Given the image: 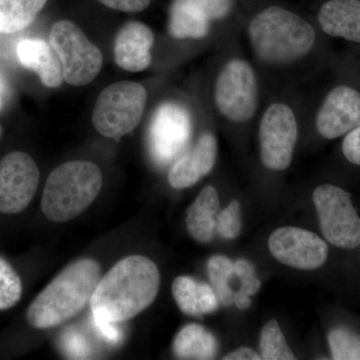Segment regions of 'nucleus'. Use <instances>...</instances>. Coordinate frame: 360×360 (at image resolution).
<instances>
[{
    "mask_svg": "<svg viewBox=\"0 0 360 360\" xmlns=\"http://www.w3.org/2000/svg\"><path fill=\"white\" fill-rule=\"evenodd\" d=\"M39 184V169L32 156L13 151L0 160V212L16 214L30 205Z\"/></svg>",
    "mask_w": 360,
    "mask_h": 360,
    "instance_id": "9d476101",
    "label": "nucleus"
},
{
    "mask_svg": "<svg viewBox=\"0 0 360 360\" xmlns=\"http://www.w3.org/2000/svg\"><path fill=\"white\" fill-rule=\"evenodd\" d=\"M153 44L155 35L148 25L139 21H130L120 28L115 37L116 65L130 72L146 70L153 60Z\"/></svg>",
    "mask_w": 360,
    "mask_h": 360,
    "instance_id": "dca6fc26",
    "label": "nucleus"
},
{
    "mask_svg": "<svg viewBox=\"0 0 360 360\" xmlns=\"http://www.w3.org/2000/svg\"><path fill=\"white\" fill-rule=\"evenodd\" d=\"M312 198L326 240L343 250L359 246L360 217L350 194L340 187L323 184L315 189Z\"/></svg>",
    "mask_w": 360,
    "mask_h": 360,
    "instance_id": "0eeeda50",
    "label": "nucleus"
},
{
    "mask_svg": "<svg viewBox=\"0 0 360 360\" xmlns=\"http://www.w3.org/2000/svg\"><path fill=\"white\" fill-rule=\"evenodd\" d=\"M319 25L326 34L360 42L359 0H330L321 6Z\"/></svg>",
    "mask_w": 360,
    "mask_h": 360,
    "instance_id": "a211bd4d",
    "label": "nucleus"
},
{
    "mask_svg": "<svg viewBox=\"0 0 360 360\" xmlns=\"http://www.w3.org/2000/svg\"><path fill=\"white\" fill-rule=\"evenodd\" d=\"M207 272L219 302L225 307L231 305L234 295L229 286V279L234 274L231 260L224 255H215L208 260Z\"/></svg>",
    "mask_w": 360,
    "mask_h": 360,
    "instance_id": "5701e85b",
    "label": "nucleus"
},
{
    "mask_svg": "<svg viewBox=\"0 0 360 360\" xmlns=\"http://www.w3.org/2000/svg\"><path fill=\"white\" fill-rule=\"evenodd\" d=\"M160 288L158 265L142 255H130L101 277L90 300V309L94 319L122 323L150 307Z\"/></svg>",
    "mask_w": 360,
    "mask_h": 360,
    "instance_id": "f257e3e1",
    "label": "nucleus"
},
{
    "mask_svg": "<svg viewBox=\"0 0 360 360\" xmlns=\"http://www.w3.org/2000/svg\"><path fill=\"white\" fill-rule=\"evenodd\" d=\"M63 345L66 354L73 359H86L89 355L87 342L77 331H68L63 338Z\"/></svg>",
    "mask_w": 360,
    "mask_h": 360,
    "instance_id": "c85d7f7f",
    "label": "nucleus"
},
{
    "mask_svg": "<svg viewBox=\"0 0 360 360\" xmlns=\"http://www.w3.org/2000/svg\"><path fill=\"white\" fill-rule=\"evenodd\" d=\"M2 97L0 96V111H1L2 110ZM1 136H2V127H1V125H0V139H1Z\"/></svg>",
    "mask_w": 360,
    "mask_h": 360,
    "instance_id": "f704fd0d",
    "label": "nucleus"
},
{
    "mask_svg": "<svg viewBox=\"0 0 360 360\" xmlns=\"http://www.w3.org/2000/svg\"><path fill=\"white\" fill-rule=\"evenodd\" d=\"M47 0H0V33L20 32L30 26Z\"/></svg>",
    "mask_w": 360,
    "mask_h": 360,
    "instance_id": "4be33fe9",
    "label": "nucleus"
},
{
    "mask_svg": "<svg viewBox=\"0 0 360 360\" xmlns=\"http://www.w3.org/2000/svg\"><path fill=\"white\" fill-rule=\"evenodd\" d=\"M260 356L264 360H293L291 352L278 322L270 321L262 328L260 336Z\"/></svg>",
    "mask_w": 360,
    "mask_h": 360,
    "instance_id": "b1692460",
    "label": "nucleus"
},
{
    "mask_svg": "<svg viewBox=\"0 0 360 360\" xmlns=\"http://www.w3.org/2000/svg\"><path fill=\"white\" fill-rule=\"evenodd\" d=\"M233 272L240 279V290L238 291V293L250 297L259 290L262 283L255 276V266L250 262L239 259L234 262Z\"/></svg>",
    "mask_w": 360,
    "mask_h": 360,
    "instance_id": "cd10ccee",
    "label": "nucleus"
},
{
    "mask_svg": "<svg viewBox=\"0 0 360 360\" xmlns=\"http://www.w3.org/2000/svg\"><path fill=\"white\" fill-rule=\"evenodd\" d=\"M214 101L219 112L231 122H248L255 115L258 87L250 63L233 59L224 66L215 84Z\"/></svg>",
    "mask_w": 360,
    "mask_h": 360,
    "instance_id": "6e6552de",
    "label": "nucleus"
},
{
    "mask_svg": "<svg viewBox=\"0 0 360 360\" xmlns=\"http://www.w3.org/2000/svg\"><path fill=\"white\" fill-rule=\"evenodd\" d=\"M224 360H259L260 354L248 347H241L224 357Z\"/></svg>",
    "mask_w": 360,
    "mask_h": 360,
    "instance_id": "473e14b6",
    "label": "nucleus"
},
{
    "mask_svg": "<svg viewBox=\"0 0 360 360\" xmlns=\"http://www.w3.org/2000/svg\"><path fill=\"white\" fill-rule=\"evenodd\" d=\"M103 177L96 163L75 160L53 170L45 182L41 210L54 222L77 219L96 200Z\"/></svg>",
    "mask_w": 360,
    "mask_h": 360,
    "instance_id": "20e7f679",
    "label": "nucleus"
},
{
    "mask_svg": "<svg viewBox=\"0 0 360 360\" xmlns=\"http://www.w3.org/2000/svg\"><path fill=\"white\" fill-rule=\"evenodd\" d=\"M7 90H8V86H7L6 77H4L2 73H0V96H1L2 98L6 96Z\"/></svg>",
    "mask_w": 360,
    "mask_h": 360,
    "instance_id": "72a5a7b5",
    "label": "nucleus"
},
{
    "mask_svg": "<svg viewBox=\"0 0 360 360\" xmlns=\"http://www.w3.org/2000/svg\"><path fill=\"white\" fill-rule=\"evenodd\" d=\"M174 352L179 359H212L217 352V338L200 324H188L175 338Z\"/></svg>",
    "mask_w": 360,
    "mask_h": 360,
    "instance_id": "412c9836",
    "label": "nucleus"
},
{
    "mask_svg": "<svg viewBox=\"0 0 360 360\" xmlns=\"http://www.w3.org/2000/svg\"><path fill=\"white\" fill-rule=\"evenodd\" d=\"M16 54L21 65L34 71L45 86L58 89L63 84L60 60L49 42L39 39L21 40Z\"/></svg>",
    "mask_w": 360,
    "mask_h": 360,
    "instance_id": "f3484780",
    "label": "nucleus"
},
{
    "mask_svg": "<svg viewBox=\"0 0 360 360\" xmlns=\"http://www.w3.org/2000/svg\"><path fill=\"white\" fill-rule=\"evenodd\" d=\"M49 44L58 54L63 79L73 86L90 84L103 68L101 49L92 44L79 26L68 20L54 23Z\"/></svg>",
    "mask_w": 360,
    "mask_h": 360,
    "instance_id": "423d86ee",
    "label": "nucleus"
},
{
    "mask_svg": "<svg viewBox=\"0 0 360 360\" xmlns=\"http://www.w3.org/2000/svg\"><path fill=\"white\" fill-rule=\"evenodd\" d=\"M232 0H174L168 30L177 39H200L210 33V23L231 13Z\"/></svg>",
    "mask_w": 360,
    "mask_h": 360,
    "instance_id": "ddd939ff",
    "label": "nucleus"
},
{
    "mask_svg": "<svg viewBox=\"0 0 360 360\" xmlns=\"http://www.w3.org/2000/svg\"><path fill=\"white\" fill-rule=\"evenodd\" d=\"M250 39L255 56L270 65H285L311 51L314 28L302 16L278 6L257 14L250 23Z\"/></svg>",
    "mask_w": 360,
    "mask_h": 360,
    "instance_id": "7ed1b4c3",
    "label": "nucleus"
},
{
    "mask_svg": "<svg viewBox=\"0 0 360 360\" xmlns=\"http://www.w3.org/2000/svg\"><path fill=\"white\" fill-rule=\"evenodd\" d=\"M191 134V115L174 103H163L156 110L149 127V151L155 162L168 165L180 155Z\"/></svg>",
    "mask_w": 360,
    "mask_h": 360,
    "instance_id": "9b49d317",
    "label": "nucleus"
},
{
    "mask_svg": "<svg viewBox=\"0 0 360 360\" xmlns=\"http://www.w3.org/2000/svg\"><path fill=\"white\" fill-rule=\"evenodd\" d=\"M272 257L281 264L300 270H315L326 264L328 246L314 232L300 227H281L270 236Z\"/></svg>",
    "mask_w": 360,
    "mask_h": 360,
    "instance_id": "f8f14e48",
    "label": "nucleus"
},
{
    "mask_svg": "<svg viewBox=\"0 0 360 360\" xmlns=\"http://www.w3.org/2000/svg\"><path fill=\"white\" fill-rule=\"evenodd\" d=\"M101 278L96 260L84 258L63 269L39 295L26 312L32 328H56L85 309Z\"/></svg>",
    "mask_w": 360,
    "mask_h": 360,
    "instance_id": "f03ea898",
    "label": "nucleus"
},
{
    "mask_svg": "<svg viewBox=\"0 0 360 360\" xmlns=\"http://www.w3.org/2000/svg\"><path fill=\"white\" fill-rule=\"evenodd\" d=\"M219 212L220 201L217 189L206 186L187 210L186 226L191 238L198 243H210L214 236Z\"/></svg>",
    "mask_w": 360,
    "mask_h": 360,
    "instance_id": "aec40b11",
    "label": "nucleus"
},
{
    "mask_svg": "<svg viewBox=\"0 0 360 360\" xmlns=\"http://www.w3.org/2000/svg\"><path fill=\"white\" fill-rule=\"evenodd\" d=\"M104 6L124 13H139L144 11L151 0H99Z\"/></svg>",
    "mask_w": 360,
    "mask_h": 360,
    "instance_id": "7c9ffc66",
    "label": "nucleus"
},
{
    "mask_svg": "<svg viewBox=\"0 0 360 360\" xmlns=\"http://www.w3.org/2000/svg\"><path fill=\"white\" fill-rule=\"evenodd\" d=\"M342 151L349 162L360 165V127L345 136L342 143Z\"/></svg>",
    "mask_w": 360,
    "mask_h": 360,
    "instance_id": "c756f323",
    "label": "nucleus"
},
{
    "mask_svg": "<svg viewBox=\"0 0 360 360\" xmlns=\"http://www.w3.org/2000/svg\"><path fill=\"white\" fill-rule=\"evenodd\" d=\"M217 156V141L210 132L200 135L193 148L180 155L168 174L175 189L188 188L212 172Z\"/></svg>",
    "mask_w": 360,
    "mask_h": 360,
    "instance_id": "2eb2a0df",
    "label": "nucleus"
},
{
    "mask_svg": "<svg viewBox=\"0 0 360 360\" xmlns=\"http://www.w3.org/2000/svg\"><path fill=\"white\" fill-rule=\"evenodd\" d=\"M22 296V283L13 267L0 257V311L18 304Z\"/></svg>",
    "mask_w": 360,
    "mask_h": 360,
    "instance_id": "393cba45",
    "label": "nucleus"
},
{
    "mask_svg": "<svg viewBox=\"0 0 360 360\" xmlns=\"http://www.w3.org/2000/svg\"><path fill=\"white\" fill-rule=\"evenodd\" d=\"M94 321L96 328L98 329L99 333L104 340L110 341V342H118L120 340L122 335H120V331L115 328V323H110V322L94 319Z\"/></svg>",
    "mask_w": 360,
    "mask_h": 360,
    "instance_id": "2f4dec72",
    "label": "nucleus"
},
{
    "mask_svg": "<svg viewBox=\"0 0 360 360\" xmlns=\"http://www.w3.org/2000/svg\"><path fill=\"white\" fill-rule=\"evenodd\" d=\"M172 295L179 309L191 316L212 314L219 300L212 286L189 276H179L172 283Z\"/></svg>",
    "mask_w": 360,
    "mask_h": 360,
    "instance_id": "6ab92c4d",
    "label": "nucleus"
},
{
    "mask_svg": "<svg viewBox=\"0 0 360 360\" xmlns=\"http://www.w3.org/2000/svg\"><path fill=\"white\" fill-rule=\"evenodd\" d=\"M148 94L141 84L120 82L104 89L97 97L92 123L108 139H120L141 122Z\"/></svg>",
    "mask_w": 360,
    "mask_h": 360,
    "instance_id": "39448f33",
    "label": "nucleus"
},
{
    "mask_svg": "<svg viewBox=\"0 0 360 360\" xmlns=\"http://www.w3.org/2000/svg\"><path fill=\"white\" fill-rule=\"evenodd\" d=\"M297 136V122L290 106L271 104L259 127L260 158L264 167L276 172L290 167Z\"/></svg>",
    "mask_w": 360,
    "mask_h": 360,
    "instance_id": "1a4fd4ad",
    "label": "nucleus"
},
{
    "mask_svg": "<svg viewBox=\"0 0 360 360\" xmlns=\"http://www.w3.org/2000/svg\"><path fill=\"white\" fill-rule=\"evenodd\" d=\"M328 343L333 359L360 360V336L349 329H333L329 333Z\"/></svg>",
    "mask_w": 360,
    "mask_h": 360,
    "instance_id": "a878e982",
    "label": "nucleus"
},
{
    "mask_svg": "<svg viewBox=\"0 0 360 360\" xmlns=\"http://www.w3.org/2000/svg\"><path fill=\"white\" fill-rule=\"evenodd\" d=\"M360 127V94L345 85L329 92L316 116L321 136L335 139Z\"/></svg>",
    "mask_w": 360,
    "mask_h": 360,
    "instance_id": "4468645a",
    "label": "nucleus"
},
{
    "mask_svg": "<svg viewBox=\"0 0 360 360\" xmlns=\"http://www.w3.org/2000/svg\"><path fill=\"white\" fill-rule=\"evenodd\" d=\"M215 229L225 239L238 238L241 229L240 205L238 201H232L224 210L219 212Z\"/></svg>",
    "mask_w": 360,
    "mask_h": 360,
    "instance_id": "bb28decb",
    "label": "nucleus"
}]
</instances>
